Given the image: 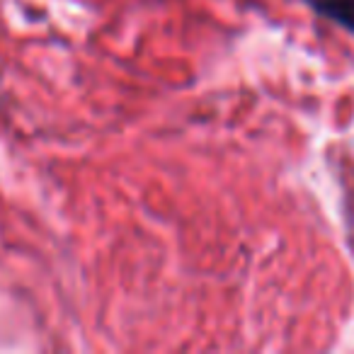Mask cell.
Here are the masks:
<instances>
[{"instance_id":"obj_1","label":"cell","mask_w":354,"mask_h":354,"mask_svg":"<svg viewBox=\"0 0 354 354\" xmlns=\"http://www.w3.org/2000/svg\"><path fill=\"white\" fill-rule=\"evenodd\" d=\"M313 8L328 20L354 30V0H313Z\"/></svg>"}]
</instances>
